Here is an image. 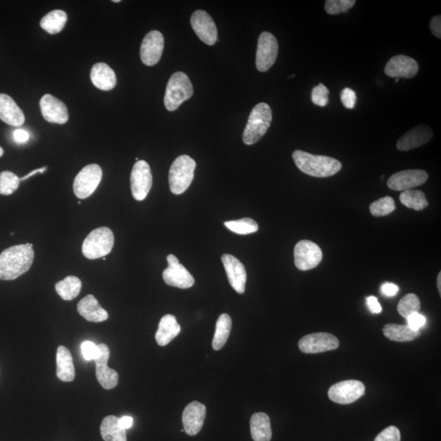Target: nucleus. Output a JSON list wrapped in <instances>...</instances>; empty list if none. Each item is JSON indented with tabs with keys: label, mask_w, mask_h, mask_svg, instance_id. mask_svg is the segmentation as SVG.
Segmentation results:
<instances>
[{
	"label": "nucleus",
	"mask_w": 441,
	"mask_h": 441,
	"mask_svg": "<svg viewBox=\"0 0 441 441\" xmlns=\"http://www.w3.org/2000/svg\"><path fill=\"white\" fill-rule=\"evenodd\" d=\"M34 258L32 244L12 246L0 253V280H14L27 272Z\"/></svg>",
	"instance_id": "1"
},
{
	"label": "nucleus",
	"mask_w": 441,
	"mask_h": 441,
	"mask_svg": "<svg viewBox=\"0 0 441 441\" xmlns=\"http://www.w3.org/2000/svg\"><path fill=\"white\" fill-rule=\"evenodd\" d=\"M293 159L299 170L315 177L334 176L338 174L343 167L338 159L326 155L310 154L300 150L294 151Z\"/></svg>",
	"instance_id": "2"
},
{
	"label": "nucleus",
	"mask_w": 441,
	"mask_h": 441,
	"mask_svg": "<svg viewBox=\"0 0 441 441\" xmlns=\"http://www.w3.org/2000/svg\"><path fill=\"white\" fill-rule=\"evenodd\" d=\"M272 121L271 107L265 102L258 104L251 111L247 125L243 133V142L246 145H253L265 135Z\"/></svg>",
	"instance_id": "3"
},
{
	"label": "nucleus",
	"mask_w": 441,
	"mask_h": 441,
	"mask_svg": "<svg viewBox=\"0 0 441 441\" xmlns=\"http://www.w3.org/2000/svg\"><path fill=\"white\" fill-rule=\"evenodd\" d=\"M196 168V161L187 155L175 159L168 174V183L172 194H181L187 191L194 179Z\"/></svg>",
	"instance_id": "4"
},
{
	"label": "nucleus",
	"mask_w": 441,
	"mask_h": 441,
	"mask_svg": "<svg viewBox=\"0 0 441 441\" xmlns=\"http://www.w3.org/2000/svg\"><path fill=\"white\" fill-rule=\"evenodd\" d=\"M115 243L113 232L106 227L91 231L82 245V253L89 260L106 257L111 252Z\"/></svg>",
	"instance_id": "5"
},
{
	"label": "nucleus",
	"mask_w": 441,
	"mask_h": 441,
	"mask_svg": "<svg viewBox=\"0 0 441 441\" xmlns=\"http://www.w3.org/2000/svg\"><path fill=\"white\" fill-rule=\"evenodd\" d=\"M193 93V86L189 77L183 72H176L168 82L164 105L168 111H174L191 98Z\"/></svg>",
	"instance_id": "6"
},
{
	"label": "nucleus",
	"mask_w": 441,
	"mask_h": 441,
	"mask_svg": "<svg viewBox=\"0 0 441 441\" xmlns=\"http://www.w3.org/2000/svg\"><path fill=\"white\" fill-rule=\"evenodd\" d=\"M102 179V168L96 163L89 164L76 177L73 185L74 193L80 200L89 198L96 191Z\"/></svg>",
	"instance_id": "7"
},
{
	"label": "nucleus",
	"mask_w": 441,
	"mask_h": 441,
	"mask_svg": "<svg viewBox=\"0 0 441 441\" xmlns=\"http://www.w3.org/2000/svg\"><path fill=\"white\" fill-rule=\"evenodd\" d=\"M293 256L296 267L302 271L314 269L323 258L319 246L308 240L298 242L294 248Z\"/></svg>",
	"instance_id": "8"
},
{
	"label": "nucleus",
	"mask_w": 441,
	"mask_h": 441,
	"mask_svg": "<svg viewBox=\"0 0 441 441\" xmlns=\"http://www.w3.org/2000/svg\"><path fill=\"white\" fill-rule=\"evenodd\" d=\"M279 45L278 40L270 32H262L258 38L256 54V67L259 71L266 72L273 66L278 58Z\"/></svg>",
	"instance_id": "9"
},
{
	"label": "nucleus",
	"mask_w": 441,
	"mask_h": 441,
	"mask_svg": "<svg viewBox=\"0 0 441 441\" xmlns=\"http://www.w3.org/2000/svg\"><path fill=\"white\" fill-rule=\"evenodd\" d=\"M153 177L148 163L138 161L134 164L131 177L133 196L137 201H144L152 187Z\"/></svg>",
	"instance_id": "10"
},
{
	"label": "nucleus",
	"mask_w": 441,
	"mask_h": 441,
	"mask_svg": "<svg viewBox=\"0 0 441 441\" xmlns=\"http://www.w3.org/2000/svg\"><path fill=\"white\" fill-rule=\"evenodd\" d=\"M364 383L358 380H347L335 385L328 390V395L332 401L340 405H349L365 395Z\"/></svg>",
	"instance_id": "11"
},
{
	"label": "nucleus",
	"mask_w": 441,
	"mask_h": 441,
	"mask_svg": "<svg viewBox=\"0 0 441 441\" xmlns=\"http://www.w3.org/2000/svg\"><path fill=\"white\" fill-rule=\"evenodd\" d=\"M298 347L302 352L306 354L322 353L339 348V341L328 332H315L302 338Z\"/></svg>",
	"instance_id": "12"
},
{
	"label": "nucleus",
	"mask_w": 441,
	"mask_h": 441,
	"mask_svg": "<svg viewBox=\"0 0 441 441\" xmlns=\"http://www.w3.org/2000/svg\"><path fill=\"white\" fill-rule=\"evenodd\" d=\"M168 267L163 272V279L170 286L189 289L193 286L194 279L187 268L181 265L174 254L167 257Z\"/></svg>",
	"instance_id": "13"
},
{
	"label": "nucleus",
	"mask_w": 441,
	"mask_h": 441,
	"mask_svg": "<svg viewBox=\"0 0 441 441\" xmlns=\"http://www.w3.org/2000/svg\"><path fill=\"white\" fill-rule=\"evenodd\" d=\"M428 174L422 170H409L396 172L387 180V187L393 191L405 192L426 183Z\"/></svg>",
	"instance_id": "14"
},
{
	"label": "nucleus",
	"mask_w": 441,
	"mask_h": 441,
	"mask_svg": "<svg viewBox=\"0 0 441 441\" xmlns=\"http://www.w3.org/2000/svg\"><path fill=\"white\" fill-rule=\"evenodd\" d=\"M191 25L194 33L202 42L214 45L218 41V30L214 21L207 12L197 10L191 17Z\"/></svg>",
	"instance_id": "15"
},
{
	"label": "nucleus",
	"mask_w": 441,
	"mask_h": 441,
	"mask_svg": "<svg viewBox=\"0 0 441 441\" xmlns=\"http://www.w3.org/2000/svg\"><path fill=\"white\" fill-rule=\"evenodd\" d=\"M164 40L162 33L158 30H152L147 34L141 45L142 62L148 67L157 65L161 58Z\"/></svg>",
	"instance_id": "16"
},
{
	"label": "nucleus",
	"mask_w": 441,
	"mask_h": 441,
	"mask_svg": "<svg viewBox=\"0 0 441 441\" xmlns=\"http://www.w3.org/2000/svg\"><path fill=\"white\" fill-rule=\"evenodd\" d=\"M99 354L95 364H96V375L99 383L103 388L111 390L117 386L119 374L117 372L110 369L107 365L110 358V349L106 344L98 345Z\"/></svg>",
	"instance_id": "17"
},
{
	"label": "nucleus",
	"mask_w": 441,
	"mask_h": 441,
	"mask_svg": "<svg viewBox=\"0 0 441 441\" xmlns=\"http://www.w3.org/2000/svg\"><path fill=\"white\" fill-rule=\"evenodd\" d=\"M40 106L43 117L52 124H64L69 120L66 104L53 95L45 94L41 99Z\"/></svg>",
	"instance_id": "18"
},
{
	"label": "nucleus",
	"mask_w": 441,
	"mask_h": 441,
	"mask_svg": "<svg viewBox=\"0 0 441 441\" xmlns=\"http://www.w3.org/2000/svg\"><path fill=\"white\" fill-rule=\"evenodd\" d=\"M419 70L416 60L405 55H396L388 60L385 67V74L389 77L410 79L417 75Z\"/></svg>",
	"instance_id": "19"
},
{
	"label": "nucleus",
	"mask_w": 441,
	"mask_h": 441,
	"mask_svg": "<svg viewBox=\"0 0 441 441\" xmlns=\"http://www.w3.org/2000/svg\"><path fill=\"white\" fill-rule=\"evenodd\" d=\"M222 262L231 287L238 293H244L247 281V272L243 263L231 254H223Z\"/></svg>",
	"instance_id": "20"
},
{
	"label": "nucleus",
	"mask_w": 441,
	"mask_h": 441,
	"mask_svg": "<svg viewBox=\"0 0 441 441\" xmlns=\"http://www.w3.org/2000/svg\"><path fill=\"white\" fill-rule=\"evenodd\" d=\"M433 137V131L427 125L421 124L415 127L402 136L396 144V148L400 151H408L427 144Z\"/></svg>",
	"instance_id": "21"
},
{
	"label": "nucleus",
	"mask_w": 441,
	"mask_h": 441,
	"mask_svg": "<svg viewBox=\"0 0 441 441\" xmlns=\"http://www.w3.org/2000/svg\"><path fill=\"white\" fill-rule=\"evenodd\" d=\"M206 417V407L200 402L193 401L184 409L183 422L184 431L189 436H196L202 429Z\"/></svg>",
	"instance_id": "22"
},
{
	"label": "nucleus",
	"mask_w": 441,
	"mask_h": 441,
	"mask_svg": "<svg viewBox=\"0 0 441 441\" xmlns=\"http://www.w3.org/2000/svg\"><path fill=\"white\" fill-rule=\"evenodd\" d=\"M0 120L10 126L20 127L25 123L23 110L7 94L0 93Z\"/></svg>",
	"instance_id": "23"
},
{
	"label": "nucleus",
	"mask_w": 441,
	"mask_h": 441,
	"mask_svg": "<svg viewBox=\"0 0 441 441\" xmlns=\"http://www.w3.org/2000/svg\"><path fill=\"white\" fill-rule=\"evenodd\" d=\"M90 79L95 87L102 91L112 90L117 84L115 71L103 63L93 65L91 69Z\"/></svg>",
	"instance_id": "24"
},
{
	"label": "nucleus",
	"mask_w": 441,
	"mask_h": 441,
	"mask_svg": "<svg viewBox=\"0 0 441 441\" xmlns=\"http://www.w3.org/2000/svg\"><path fill=\"white\" fill-rule=\"evenodd\" d=\"M78 313L90 322H103L109 317V314L99 304L97 298L89 294L80 300L77 305Z\"/></svg>",
	"instance_id": "25"
},
{
	"label": "nucleus",
	"mask_w": 441,
	"mask_h": 441,
	"mask_svg": "<svg viewBox=\"0 0 441 441\" xmlns=\"http://www.w3.org/2000/svg\"><path fill=\"white\" fill-rule=\"evenodd\" d=\"M181 326L177 321L174 315H166L161 319L158 330L155 334V340L161 347L168 345L180 334Z\"/></svg>",
	"instance_id": "26"
},
{
	"label": "nucleus",
	"mask_w": 441,
	"mask_h": 441,
	"mask_svg": "<svg viewBox=\"0 0 441 441\" xmlns=\"http://www.w3.org/2000/svg\"><path fill=\"white\" fill-rule=\"evenodd\" d=\"M251 435L254 441H270L272 430L269 416L265 413L254 414L250 420Z\"/></svg>",
	"instance_id": "27"
},
{
	"label": "nucleus",
	"mask_w": 441,
	"mask_h": 441,
	"mask_svg": "<svg viewBox=\"0 0 441 441\" xmlns=\"http://www.w3.org/2000/svg\"><path fill=\"white\" fill-rule=\"evenodd\" d=\"M57 375L60 381L63 382H71L76 377L71 353L64 346H60L58 348Z\"/></svg>",
	"instance_id": "28"
},
{
	"label": "nucleus",
	"mask_w": 441,
	"mask_h": 441,
	"mask_svg": "<svg viewBox=\"0 0 441 441\" xmlns=\"http://www.w3.org/2000/svg\"><path fill=\"white\" fill-rule=\"evenodd\" d=\"M383 335L389 340L394 341H414L421 335L420 331L413 330L408 324H387L383 328Z\"/></svg>",
	"instance_id": "29"
},
{
	"label": "nucleus",
	"mask_w": 441,
	"mask_h": 441,
	"mask_svg": "<svg viewBox=\"0 0 441 441\" xmlns=\"http://www.w3.org/2000/svg\"><path fill=\"white\" fill-rule=\"evenodd\" d=\"M101 435L105 441H127L126 430L119 425V418L110 415L103 419Z\"/></svg>",
	"instance_id": "30"
},
{
	"label": "nucleus",
	"mask_w": 441,
	"mask_h": 441,
	"mask_svg": "<svg viewBox=\"0 0 441 441\" xmlns=\"http://www.w3.org/2000/svg\"><path fill=\"white\" fill-rule=\"evenodd\" d=\"M67 21V14L63 10H53L43 16L41 27L51 34H58L64 29Z\"/></svg>",
	"instance_id": "31"
},
{
	"label": "nucleus",
	"mask_w": 441,
	"mask_h": 441,
	"mask_svg": "<svg viewBox=\"0 0 441 441\" xmlns=\"http://www.w3.org/2000/svg\"><path fill=\"white\" fill-rule=\"evenodd\" d=\"M231 327L232 321L230 315L228 314L220 315L217 323H216V330L213 340V348L215 351H219L227 343L231 334Z\"/></svg>",
	"instance_id": "32"
},
{
	"label": "nucleus",
	"mask_w": 441,
	"mask_h": 441,
	"mask_svg": "<svg viewBox=\"0 0 441 441\" xmlns=\"http://www.w3.org/2000/svg\"><path fill=\"white\" fill-rule=\"evenodd\" d=\"M82 289L81 280L76 276L69 275L55 285L56 291L65 301H71L79 295Z\"/></svg>",
	"instance_id": "33"
},
{
	"label": "nucleus",
	"mask_w": 441,
	"mask_h": 441,
	"mask_svg": "<svg viewBox=\"0 0 441 441\" xmlns=\"http://www.w3.org/2000/svg\"><path fill=\"white\" fill-rule=\"evenodd\" d=\"M400 201L402 205L415 211H421L428 206L425 194L422 191L408 190L400 194Z\"/></svg>",
	"instance_id": "34"
},
{
	"label": "nucleus",
	"mask_w": 441,
	"mask_h": 441,
	"mask_svg": "<svg viewBox=\"0 0 441 441\" xmlns=\"http://www.w3.org/2000/svg\"><path fill=\"white\" fill-rule=\"evenodd\" d=\"M224 225L229 230L238 235H249L258 231V224L249 218L229 220V222H225Z\"/></svg>",
	"instance_id": "35"
},
{
	"label": "nucleus",
	"mask_w": 441,
	"mask_h": 441,
	"mask_svg": "<svg viewBox=\"0 0 441 441\" xmlns=\"http://www.w3.org/2000/svg\"><path fill=\"white\" fill-rule=\"evenodd\" d=\"M420 308V300L414 293H408L407 295L402 297L397 306L398 313L405 319H407L414 313H418Z\"/></svg>",
	"instance_id": "36"
},
{
	"label": "nucleus",
	"mask_w": 441,
	"mask_h": 441,
	"mask_svg": "<svg viewBox=\"0 0 441 441\" xmlns=\"http://www.w3.org/2000/svg\"><path fill=\"white\" fill-rule=\"evenodd\" d=\"M21 179L14 172L3 171L0 172V194L10 196L19 188Z\"/></svg>",
	"instance_id": "37"
},
{
	"label": "nucleus",
	"mask_w": 441,
	"mask_h": 441,
	"mask_svg": "<svg viewBox=\"0 0 441 441\" xmlns=\"http://www.w3.org/2000/svg\"><path fill=\"white\" fill-rule=\"evenodd\" d=\"M396 210L395 201L390 196H386L372 203L370 207V213L374 217H384Z\"/></svg>",
	"instance_id": "38"
},
{
	"label": "nucleus",
	"mask_w": 441,
	"mask_h": 441,
	"mask_svg": "<svg viewBox=\"0 0 441 441\" xmlns=\"http://www.w3.org/2000/svg\"><path fill=\"white\" fill-rule=\"evenodd\" d=\"M356 1L354 0H328L326 2V11L330 15H338L343 12H348Z\"/></svg>",
	"instance_id": "39"
},
{
	"label": "nucleus",
	"mask_w": 441,
	"mask_h": 441,
	"mask_svg": "<svg viewBox=\"0 0 441 441\" xmlns=\"http://www.w3.org/2000/svg\"><path fill=\"white\" fill-rule=\"evenodd\" d=\"M330 90L323 84H319L313 88L311 92V101L318 106L324 107L328 105Z\"/></svg>",
	"instance_id": "40"
},
{
	"label": "nucleus",
	"mask_w": 441,
	"mask_h": 441,
	"mask_svg": "<svg viewBox=\"0 0 441 441\" xmlns=\"http://www.w3.org/2000/svg\"><path fill=\"white\" fill-rule=\"evenodd\" d=\"M81 352L85 361H95L99 354L98 345L91 341H85L81 344Z\"/></svg>",
	"instance_id": "41"
},
{
	"label": "nucleus",
	"mask_w": 441,
	"mask_h": 441,
	"mask_svg": "<svg viewBox=\"0 0 441 441\" xmlns=\"http://www.w3.org/2000/svg\"><path fill=\"white\" fill-rule=\"evenodd\" d=\"M374 441H400V432L395 426H390L378 435Z\"/></svg>",
	"instance_id": "42"
},
{
	"label": "nucleus",
	"mask_w": 441,
	"mask_h": 441,
	"mask_svg": "<svg viewBox=\"0 0 441 441\" xmlns=\"http://www.w3.org/2000/svg\"><path fill=\"white\" fill-rule=\"evenodd\" d=\"M341 101L347 109H353L357 102V94L354 90L350 88H345L341 92Z\"/></svg>",
	"instance_id": "43"
},
{
	"label": "nucleus",
	"mask_w": 441,
	"mask_h": 441,
	"mask_svg": "<svg viewBox=\"0 0 441 441\" xmlns=\"http://www.w3.org/2000/svg\"><path fill=\"white\" fill-rule=\"evenodd\" d=\"M406 319H407L408 326L415 331H420V328L426 324L425 317L418 313L409 315Z\"/></svg>",
	"instance_id": "44"
},
{
	"label": "nucleus",
	"mask_w": 441,
	"mask_h": 441,
	"mask_svg": "<svg viewBox=\"0 0 441 441\" xmlns=\"http://www.w3.org/2000/svg\"><path fill=\"white\" fill-rule=\"evenodd\" d=\"M430 29L436 38H441V16L432 17L430 23Z\"/></svg>",
	"instance_id": "45"
},
{
	"label": "nucleus",
	"mask_w": 441,
	"mask_h": 441,
	"mask_svg": "<svg viewBox=\"0 0 441 441\" xmlns=\"http://www.w3.org/2000/svg\"><path fill=\"white\" fill-rule=\"evenodd\" d=\"M366 302L368 308H370L372 313L379 314L382 313L383 308L377 297L374 296L368 297Z\"/></svg>",
	"instance_id": "46"
},
{
	"label": "nucleus",
	"mask_w": 441,
	"mask_h": 441,
	"mask_svg": "<svg viewBox=\"0 0 441 441\" xmlns=\"http://www.w3.org/2000/svg\"><path fill=\"white\" fill-rule=\"evenodd\" d=\"M399 291V287L392 283H385L382 286V292L387 297H394Z\"/></svg>",
	"instance_id": "47"
},
{
	"label": "nucleus",
	"mask_w": 441,
	"mask_h": 441,
	"mask_svg": "<svg viewBox=\"0 0 441 441\" xmlns=\"http://www.w3.org/2000/svg\"><path fill=\"white\" fill-rule=\"evenodd\" d=\"M14 137L17 144H25L30 138L29 133L27 131H23V129H16L14 133Z\"/></svg>",
	"instance_id": "48"
},
{
	"label": "nucleus",
	"mask_w": 441,
	"mask_h": 441,
	"mask_svg": "<svg viewBox=\"0 0 441 441\" xmlns=\"http://www.w3.org/2000/svg\"><path fill=\"white\" fill-rule=\"evenodd\" d=\"M119 425L124 430L131 428L133 425V418L129 416H124L119 418Z\"/></svg>",
	"instance_id": "49"
},
{
	"label": "nucleus",
	"mask_w": 441,
	"mask_h": 441,
	"mask_svg": "<svg viewBox=\"0 0 441 441\" xmlns=\"http://www.w3.org/2000/svg\"><path fill=\"white\" fill-rule=\"evenodd\" d=\"M47 170V167L41 168H38V170H34L32 172H30V174L27 175H25L23 177H21V181H25L29 179V177L34 176V174H43V172H45Z\"/></svg>",
	"instance_id": "50"
},
{
	"label": "nucleus",
	"mask_w": 441,
	"mask_h": 441,
	"mask_svg": "<svg viewBox=\"0 0 441 441\" xmlns=\"http://www.w3.org/2000/svg\"><path fill=\"white\" fill-rule=\"evenodd\" d=\"M440 282H441V273L440 272V273L438 274V291H439V293H440V295H441V284H440Z\"/></svg>",
	"instance_id": "51"
},
{
	"label": "nucleus",
	"mask_w": 441,
	"mask_h": 441,
	"mask_svg": "<svg viewBox=\"0 0 441 441\" xmlns=\"http://www.w3.org/2000/svg\"><path fill=\"white\" fill-rule=\"evenodd\" d=\"M3 152H4L3 149L2 148L1 146H0V157H3Z\"/></svg>",
	"instance_id": "52"
},
{
	"label": "nucleus",
	"mask_w": 441,
	"mask_h": 441,
	"mask_svg": "<svg viewBox=\"0 0 441 441\" xmlns=\"http://www.w3.org/2000/svg\"><path fill=\"white\" fill-rule=\"evenodd\" d=\"M114 3H120L121 2L120 0H113Z\"/></svg>",
	"instance_id": "53"
}]
</instances>
